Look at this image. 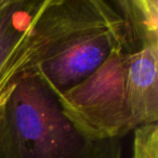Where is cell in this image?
<instances>
[{"mask_svg":"<svg viewBox=\"0 0 158 158\" xmlns=\"http://www.w3.org/2000/svg\"><path fill=\"white\" fill-rule=\"evenodd\" d=\"M0 158H123V143L82 134L41 80L26 76L0 107Z\"/></svg>","mask_w":158,"mask_h":158,"instance_id":"1","label":"cell"},{"mask_svg":"<svg viewBox=\"0 0 158 158\" xmlns=\"http://www.w3.org/2000/svg\"><path fill=\"white\" fill-rule=\"evenodd\" d=\"M128 57L117 47L88 78L56 97L64 116L88 138L121 139L133 130L126 95Z\"/></svg>","mask_w":158,"mask_h":158,"instance_id":"2","label":"cell"},{"mask_svg":"<svg viewBox=\"0 0 158 158\" xmlns=\"http://www.w3.org/2000/svg\"><path fill=\"white\" fill-rule=\"evenodd\" d=\"M126 95L133 130L158 121V46L129 54Z\"/></svg>","mask_w":158,"mask_h":158,"instance_id":"3","label":"cell"},{"mask_svg":"<svg viewBox=\"0 0 158 158\" xmlns=\"http://www.w3.org/2000/svg\"><path fill=\"white\" fill-rule=\"evenodd\" d=\"M123 22V52L158 46L157 0H112Z\"/></svg>","mask_w":158,"mask_h":158,"instance_id":"4","label":"cell"},{"mask_svg":"<svg viewBox=\"0 0 158 158\" xmlns=\"http://www.w3.org/2000/svg\"><path fill=\"white\" fill-rule=\"evenodd\" d=\"M37 0H5L0 8V69L31 22Z\"/></svg>","mask_w":158,"mask_h":158,"instance_id":"5","label":"cell"},{"mask_svg":"<svg viewBox=\"0 0 158 158\" xmlns=\"http://www.w3.org/2000/svg\"><path fill=\"white\" fill-rule=\"evenodd\" d=\"M132 158H158L157 123L141 126L133 130Z\"/></svg>","mask_w":158,"mask_h":158,"instance_id":"6","label":"cell"},{"mask_svg":"<svg viewBox=\"0 0 158 158\" xmlns=\"http://www.w3.org/2000/svg\"><path fill=\"white\" fill-rule=\"evenodd\" d=\"M10 89H11V85H10L9 87H7V88H0V107L2 106L3 102L6 101V99H7L8 94H9L10 92Z\"/></svg>","mask_w":158,"mask_h":158,"instance_id":"7","label":"cell"},{"mask_svg":"<svg viewBox=\"0 0 158 158\" xmlns=\"http://www.w3.org/2000/svg\"><path fill=\"white\" fill-rule=\"evenodd\" d=\"M3 1H5V0H0V8H1V6L3 5Z\"/></svg>","mask_w":158,"mask_h":158,"instance_id":"8","label":"cell"}]
</instances>
